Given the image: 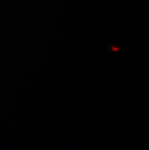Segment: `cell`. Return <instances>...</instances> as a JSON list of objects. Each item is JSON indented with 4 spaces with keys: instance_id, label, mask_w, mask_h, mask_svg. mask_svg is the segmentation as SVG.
Masks as SVG:
<instances>
[]
</instances>
